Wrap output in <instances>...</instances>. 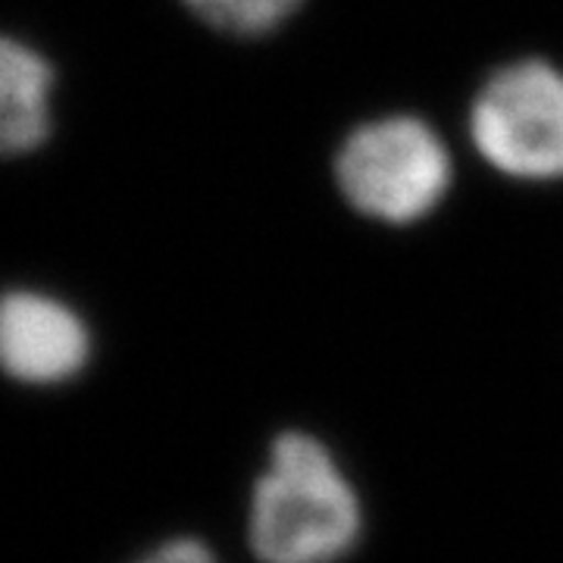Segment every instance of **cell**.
Returning a JSON list of instances; mask_svg holds the SVG:
<instances>
[{"instance_id": "obj_1", "label": "cell", "mask_w": 563, "mask_h": 563, "mask_svg": "<svg viewBox=\"0 0 563 563\" xmlns=\"http://www.w3.org/2000/svg\"><path fill=\"white\" fill-rule=\"evenodd\" d=\"M363 536V504L332 448L288 429L269 444L247 507L261 563H342Z\"/></svg>"}, {"instance_id": "obj_2", "label": "cell", "mask_w": 563, "mask_h": 563, "mask_svg": "<svg viewBox=\"0 0 563 563\" xmlns=\"http://www.w3.org/2000/svg\"><path fill=\"white\" fill-rule=\"evenodd\" d=\"M454 161L444 139L413 113L361 122L335 154V185L366 220L413 225L451 191Z\"/></svg>"}, {"instance_id": "obj_3", "label": "cell", "mask_w": 563, "mask_h": 563, "mask_svg": "<svg viewBox=\"0 0 563 563\" xmlns=\"http://www.w3.org/2000/svg\"><path fill=\"white\" fill-rule=\"evenodd\" d=\"M470 141L495 173L563 179V69L526 57L495 69L470 103Z\"/></svg>"}, {"instance_id": "obj_4", "label": "cell", "mask_w": 563, "mask_h": 563, "mask_svg": "<svg viewBox=\"0 0 563 563\" xmlns=\"http://www.w3.org/2000/svg\"><path fill=\"white\" fill-rule=\"evenodd\" d=\"M91 357V332L57 298L38 291L0 295V369L22 385H63Z\"/></svg>"}, {"instance_id": "obj_5", "label": "cell", "mask_w": 563, "mask_h": 563, "mask_svg": "<svg viewBox=\"0 0 563 563\" xmlns=\"http://www.w3.org/2000/svg\"><path fill=\"white\" fill-rule=\"evenodd\" d=\"M54 69L38 51L0 35V157L41 147L51 135Z\"/></svg>"}, {"instance_id": "obj_6", "label": "cell", "mask_w": 563, "mask_h": 563, "mask_svg": "<svg viewBox=\"0 0 563 563\" xmlns=\"http://www.w3.org/2000/svg\"><path fill=\"white\" fill-rule=\"evenodd\" d=\"M195 16L232 38H263L279 32L303 0H181Z\"/></svg>"}, {"instance_id": "obj_7", "label": "cell", "mask_w": 563, "mask_h": 563, "mask_svg": "<svg viewBox=\"0 0 563 563\" xmlns=\"http://www.w3.org/2000/svg\"><path fill=\"white\" fill-rule=\"evenodd\" d=\"M139 563H220V558L201 542V539H191V536H179V539H169V542L157 544L151 554H144Z\"/></svg>"}]
</instances>
